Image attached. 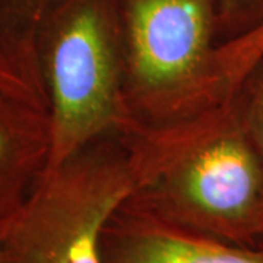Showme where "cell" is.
<instances>
[{
  "mask_svg": "<svg viewBox=\"0 0 263 263\" xmlns=\"http://www.w3.org/2000/svg\"><path fill=\"white\" fill-rule=\"evenodd\" d=\"M149 177L129 199L173 224L231 245L263 249V170L238 97L171 155L143 154Z\"/></svg>",
  "mask_w": 263,
  "mask_h": 263,
  "instance_id": "obj_1",
  "label": "cell"
},
{
  "mask_svg": "<svg viewBox=\"0 0 263 263\" xmlns=\"http://www.w3.org/2000/svg\"><path fill=\"white\" fill-rule=\"evenodd\" d=\"M148 179L142 157L94 151V142L44 171L0 240V263H103L111 216Z\"/></svg>",
  "mask_w": 263,
  "mask_h": 263,
  "instance_id": "obj_2",
  "label": "cell"
},
{
  "mask_svg": "<svg viewBox=\"0 0 263 263\" xmlns=\"http://www.w3.org/2000/svg\"><path fill=\"white\" fill-rule=\"evenodd\" d=\"M34 51L48 104L50 171L122 120L120 62L94 0L56 5L38 27Z\"/></svg>",
  "mask_w": 263,
  "mask_h": 263,
  "instance_id": "obj_3",
  "label": "cell"
},
{
  "mask_svg": "<svg viewBox=\"0 0 263 263\" xmlns=\"http://www.w3.org/2000/svg\"><path fill=\"white\" fill-rule=\"evenodd\" d=\"M209 0H129L127 70L145 101H174L212 76Z\"/></svg>",
  "mask_w": 263,
  "mask_h": 263,
  "instance_id": "obj_4",
  "label": "cell"
},
{
  "mask_svg": "<svg viewBox=\"0 0 263 263\" xmlns=\"http://www.w3.org/2000/svg\"><path fill=\"white\" fill-rule=\"evenodd\" d=\"M46 94L0 62V240L47 168Z\"/></svg>",
  "mask_w": 263,
  "mask_h": 263,
  "instance_id": "obj_5",
  "label": "cell"
},
{
  "mask_svg": "<svg viewBox=\"0 0 263 263\" xmlns=\"http://www.w3.org/2000/svg\"><path fill=\"white\" fill-rule=\"evenodd\" d=\"M101 257L103 263H263V249L173 224L127 200L104 230Z\"/></svg>",
  "mask_w": 263,
  "mask_h": 263,
  "instance_id": "obj_6",
  "label": "cell"
},
{
  "mask_svg": "<svg viewBox=\"0 0 263 263\" xmlns=\"http://www.w3.org/2000/svg\"><path fill=\"white\" fill-rule=\"evenodd\" d=\"M62 0H0V46L28 48L48 12ZM222 18L245 34L263 22V0H218Z\"/></svg>",
  "mask_w": 263,
  "mask_h": 263,
  "instance_id": "obj_7",
  "label": "cell"
},
{
  "mask_svg": "<svg viewBox=\"0 0 263 263\" xmlns=\"http://www.w3.org/2000/svg\"><path fill=\"white\" fill-rule=\"evenodd\" d=\"M263 60V24L238 35L224 53L216 51V73L228 95H235Z\"/></svg>",
  "mask_w": 263,
  "mask_h": 263,
  "instance_id": "obj_8",
  "label": "cell"
},
{
  "mask_svg": "<svg viewBox=\"0 0 263 263\" xmlns=\"http://www.w3.org/2000/svg\"><path fill=\"white\" fill-rule=\"evenodd\" d=\"M237 97L246 129L263 170V60L247 78Z\"/></svg>",
  "mask_w": 263,
  "mask_h": 263,
  "instance_id": "obj_9",
  "label": "cell"
}]
</instances>
